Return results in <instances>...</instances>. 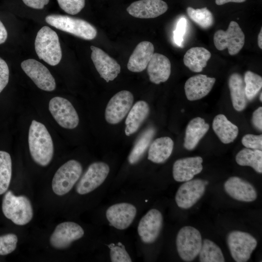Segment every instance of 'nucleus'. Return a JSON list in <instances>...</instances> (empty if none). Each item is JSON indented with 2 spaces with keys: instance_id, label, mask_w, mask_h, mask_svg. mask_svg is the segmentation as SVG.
Here are the masks:
<instances>
[{
  "instance_id": "nucleus-8",
  "label": "nucleus",
  "mask_w": 262,
  "mask_h": 262,
  "mask_svg": "<svg viewBox=\"0 0 262 262\" xmlns=\"http://www.w3.org/2000/svg\"><path fill=\"white\" fill-rule=\"evenodd\" d=\"M245 36L239 24L234 21L230 22L226 31L217 30L214 34L213 42L217 49H228L230 55L237 54L243 48Z\"/></svg>"
},
{
  "instance_id": "nucleus-25",
  "label": "nucleus",
  "mask_w": 262,
  "mask_h": 262,
  "mask_svg": "<svg viewBox=\"0 0 262 262\" xmlns=\"http://www.w3.org/2000/svg\"><path fill=\"white\" fill-rule=\"evenodd\" d=\"M209 129L204 119L197 117L188 124L185 131L184 147L189 150L194 149Z\"/></svg>"
},
{
  "instance_id": "nucleus-37",
  "label": "nucleus",
  "mask_w": 262,
  "mask_h": 262,
  "mask_svg": "<svg viewBox=\"0 0 262 262\" xmlns=\"http://www.w3.org/2000/svg\"><path fill=\"white\" fill-rule=\"evenodd\" d=\"M18 239L13 233L0 236V255H6L13 252L16 247Z\"/></svg>"
},
{
  "instance_id": "nucleus-18",
  "label": "nucleus",
  "mask_w": 262,
  "mask_h": 262,
  "mask_svg": "<svg viewBox=\"0 0 262 262\" xmlns=\"http://www.w3.org/2000/svg\"><path fill=\"white\" fill-rule=\"evenodd\" d=\"M167 9V4L162 0H139L132 2L127 11L135 17L152 18L161 16Z\"/></svg>"
},
{
  "instance_id": "nucleus-21",
  "label": "nucleus",
  "mask_w": 262,
  "mask_h": 262,
  "mask_svg": "<svg viewBox=\"0 0 262 262\" xmlns=\"http://www.w3.org/2000/svg\"><path fill=\"white\" fill-rule=\"evenodd\" d=\"M214 78L198 74L189 78L184 85L187 98L190 101L198 100L207 96L212 90L214 83Z\"/></svg>"
},
{
  "instance_id": "nucleus-24",
  "label": "nucleus",
  "mask_w": 262,
  "mask_h": 262,
  "mask_svg": "<svg viewBox=\"0 0 262 262\" xmlns=\"http://www.w3.org/2000/svg\"><path fill=\"white\" fill-rule=\"evenodd\" d=\"M149 111L148 104L144 100H139L133 105L125 120V133L127 136H130L138 131L147 117Z\"/></svg>"
},
{
  "instance_id": "nucleus-41",
  "label": "nucleus",
  "mask_w": 262,
  "mask_h": 262,
  "mask_svg": "<svg viewBox=\"0 0 262 262\" xmlns=\"http://www.w3.org/2000/svg\"><path fill=\"white\" fill-rule=\"evenodd\" d=\"M9 70L5 61L0 57V93L9 82Z\"/></svg>"
},
{
  "instance_id": "nucleus-7",
  "label": "nucleus",
  "mask_w": 262,
  "mask_h": 262,
  "mask_svg": "<svg viewBox=\"0 0 262 262\" xmlns=\"http://www.w3.org/2000/svg\"><path fill=\"white\" fill-rule=\"evenodd\" d=\"M227 242L232 258L237 262H247L257 245V241L253 236L240 230L230 232Z\"/></svg>"
},
{
  "instance_id": "nucleus-28",
  "label": "nucleus",
  "mask_w": 262,
  "mask_h": 262,
  "mask_svg": "<svg viewBox=\"0 0 262 262\" xmlns=\"http://www.w3.org/2000/svg\"><path fill=\"white\" fill-rule=\"evenodd\" d=\"M212 126L213 131L224 144L233 142L238 136V127L229 121L224 115H216Z\"/></svg>"
},
{
  "instance_id": "nucleus-27",
  "label": "nucleus",
  "mask_w": 262,
  "mask_h": 262,
  "mask_svg": "<svg viewBox=\"0 0 262 262\" xmlns=\"http://www.w3.org/2000/svg\"><path fill=\"white\" fill-rule=\"evenodd\" d=\"M174 147L172 139L167 136L156 139L149 146L147 159L156 164L165 162L171 156Z\"/></svg>"
},
{
  "instance_id": "nucleus-2",
  "label": "nucleus",
  "mask_w": 262,
  "mask_h": 262,
  "mask_svg": "<svg viewBox=\"0 0 262 262\" xmlns=\"http://www.w3.org/2000/svg\"><path fill=\"white\" fill-rule=\"evenodd\" d=\"M2 211L7 218L17 225L28 224L33 217V207L29 199L24 195L16 196L11 190L7 191L3 196Z\"/></svg>"
},
{
  "instance_id": "nucleus-22",
  "label": "nucleus",
  "mask_w": 262,
  "mask_h": 262,
  "mask_svg": "<svg viewBox=\"0 0 262 262\" xmlns=\"http://www.w3.org/2000/svg\"><path fill=\"white\" fill-rule=\"evenodd\" d=\"M154 52L152 43L144 41L139 43L130 57L128 69L133 72H140L147 67Z\"/></svg>"
},
{
  "instance_id": "nucleus-14",
  "label": "nucleus",
  "mask_w": 262,
  "mask_h": 262,
  "mask_svg": "<svg viewBox=\"0 0 262 262\" xmlns=\"http://www.w3.org/2000/svg\"><path fill=\"white\" fill-rule=\"evenodd\" d=\"M84 233L82 227L75 222H62L55 228L50 237L49 242L55 248L65 249L74 241L81 239Z\"/></svg>"
},
{
  "instance_id": "nucleus-13",
  "label": "nucleus",
  "mask_w": 262,
  "mask_h": 262,
  "mask_svg": "<svg viewBox=\"0 0 262 262\" xmlns=\"http://www.w3.org/2000/svg\"><path fill=\"white\" fill-rule=\"evenodd\" d=\"M21 66L24 72L40 89L53 91L56 87L55 79L43 64L33 59L23 61Z\"/></svg>"
},
{
  "instance_id": "nucleus-11",
  "label": "nucleus",
  "mask_w": 262,
  "mask_h": 262,
  "mask_svg": "<svg viewBox=\"0 0 262 262\" xmlns=\"http://www.w3.org/2000/svg\"><path fill=\"white\" fill-rule=\"evenodd\" d=\"M134 100L132 94L122 90L114 95L108 102L105 111V118L110 124L120 122L128 114Z\"/></svg>"
},
{
  "instance_id": "nucleus-45",
  "label": "nucleus",
  "mask_w": 262,
  "mask_h": 262,
  "mask_svg": "<svg viewBox=\"0 0 262 262\" xmlns=\"http://www.w3.org/2000/svg\"><path fill=\"white\" fill-rule=\"evenodd\" d=\"M246 0H215V3L218 5H223L228 2L241 3L245 2Z\"/></svg>"
},
{
  "instance_id": "nucleus-17",
  "label": "nucleus",
  "mask_w": 262,
  "mask_h": 262,
  "mask_svg": "<svg viewBox=\"0 0 262 262\" xmlns=\"http://www.w3.org/2000/svg\"><path fill=\"white\" fill-rule=\"evenodd\" d=\"M91 58L100 76L108 82L117 77L120 72V66L115 60L101 49L90 47Z\"/></svg>"
},
{
  "instance_id": "nucleus-5",
  "label": "nucleus",
  "mask_w": 262,
  "mask_h": 262,
  "mask_svg": "<svg viewBox=\"0 0 262 262\" xmlns=\"http://www.w3.org/2000/svg\"><path fill=\"white\" fill-rule=\"evenodd\" d=\"M82 172L80 162L70 160L61 165L55 172L52 180V189L57 195L68 193L79 180Z\"/></svg>"
},
{
  "instance_id": "nucleus-38",
  "label": "nucleus",
  "mask_w": 262,
  "mask_h": 262,
  "mask_svg": "<svg viewBox=\"0 0 262 262\" xmlns=\"http://www.w3.org/2000/svg\"><path fill=\"white\" fill-rule=\"evenodd\" d=\"M60 7L70 15L79 13L85 6V0H57Z\"/></svg>"
},
{
  "instance_id": "nucleus-31",
  "label": "nucleus",
  "mask_w": 262,
  "mask_h": 262,
  "mask_svg": "<svg viewBox=\"0 0 262 262\" xmlns=\"http://www.w3.org/2000/svg\"><path fill=\"white\" fill-rule=\"evenodd\" d=\"M236 163L241 166H249L259 173H262V151L245 148L236 155Z\"/></svg>"
},
{
  "instance_id": "nucleus-32",
  "label": "nucleus",
  "mask_w": 262,
  "mask_h": 262,
  "mask_svg": "<svg viewBox=\"0 0 262 262\" xmlns=\"http://www.w3.org/2000/svg\"><path fill=\"white\" fill-rule=\"evenodd\" d=\"M201 262H224V255L220 248L213 242L205 239L198 254Z\"/></svg>"
},
{
  "instance_id": "nucleus-42",
  "label": "nucleus",
  "mask_w": 262,
  "mask_h": 262,
  "mask_svg": "<svg viewBox=\"0 0 262 262\" xmlns=\"http://www.w3.org/2000/svg\"><path fill=\"white\" fill-rule=\"evenodd\" d=\"M252 122L254 127L260 131L262 130V107H259L253 113Z\"/></svg>"
},
{
  "instance_id": "nucleus-6",
  "label": "nucleus",
  "mask_w": 262,
  "mask_h": 262,
  "mask_svg": "<svg viewBox=\"0 0 262 262\" xmlns=\"http://www.w3.org/2000/svg\"><path fill=\"white\" fill-rule=\"evenodd\" d=\"M202 243L200 232L193 227H183L177 234V249L179 255L184 261L194 260L199 253Z\"/></svg>"
},
{
  "instance_id": "nucleus-9",
  "label": "nucleus",
  "mask_w": 262,
  "mask_h": 262,
  "mask_svg": "<svg viewBox=\"0 0 262 262\" xmlns=\"http://www.w3.org/2000/svg\"><path fill=\"white\" fill-rule=\"evenodd\" d=\"M110 172L105 163L97 162L91 164L78 181L76 191L80 195L88 194L101 185Z\"/></svg>"
},
{
  "instance_id": "nucleus-20",
  "label": "nucleus",
  "mask_w": 262,
  "mask_h": 262,
  "mask_svg": "<svg viewBox=\"0 0 262 262\" xmlns=\"http://www.w3.org/2000/svg\"><path fill=\"white\" fill-rule=\"evenodd\" d=\"M202 158L200 156L177 160L173 166L174 179L178 182H185L192 180L195 175L202 171Z\"/></svg>"
},
{
  "instance_id": "nucleus-1",
  "label": "nucleus",
  "mask_w": 262,
  "mask_h": 262,
  "mask_svg": "<svg viewBox=\"0 0 262 262\" xmlns=\"http://www.w3.org/2000/svg\"><path fill=\"white\" fill-rule=\"evenodd\" d=\"M28 144L33 160L39 165L47 166L52 159L54 148L52 138L43 124L32 120L29 130Z\"/></svg>"
},
{
  "instance_id": "nucleus-29",
  "label": "nucleus",
  "mask_w": 262,
  "mask_h": 262,
  "mask_svg": "<svg viewBox=\"0 0 262 262\" xmlns=\"http://www.w3.org/2000/svg\"><path fill=\"white\" fill-rule=\"evenodd\" d=\"M211 57V52L206 49L193 47L186 52L183 57V63L192 71L200 72L206 67Z\"/></svg>"
},
{
  "instance_id": "nucleus-4",
  "label": "nucleus",
  "mask_w": 262,
  "mask_h": 262,
  "mask_svg": "<svg viewBox=\"0 0 262 262\" xmlns=\"http://www.w3.org/2000/svg\"><path fill=\"white\" fill-rule=\"evenodd\" d=\"M47 23L62 31L85 40H92L97 34L96 28L87 21L66 15H50L45 18Z\"/></svg>"
},
{
  "instance_id": "nucleus-26",
  "label": "nucleus",
  "mask_w": 262,
  "mask_h": 262,
  "mask_svg": "<svg viewBox=\"0 0 262 262\" xmlns=\"http://www.w3.org/2000/svg\"><path fill=\"white\" fill-rule=\"evenodd\" d=\"M232 105L235 110H244L248 102L245 91V84L242 76L238 73L230 75L228 81Z\"/></svg>"
},
{
  "instance_id": "nucleus-23",
  "label": "nucleus",
  "mask_w": 262,
  "mask_h": 262,
  "mask_svg": "<svg viewBox=\"0 0 262 262\" xmlns=\"http://www.w3.org/2000/svg\"><path fill=\"white\" fill-rule=\"evenodd\" d=\"M149 80L155 84L166 82L171 74V63L165 56L154 53L147 66Z\"/></svg>"
},
{
  "instance_id": "nucleus-12",
  "label": "nucleus",
  "mask_w": 262,
  "mask_h": 262,
  "mask_svg": "<svg viewBox=\"0 0 262 262\" xmlns=\"http://www.w3.org/2000/svg\"><path fill=\"white\" fill-rule=\"evenodd\" d=\"M208 181L201 179L185 181L179 188L175 201L178 207L187 209L192 207L204 195Z\"/></svg>"
},
{
  "instance_id": "nucleus-40",
  "label": "nucleus",
  "mask_w": 262,
  "mask_h": 262,
  "mask_svg": "<svg viewBox=\"0 0 262 262\" xmlns=\"http://www.w3.org/2000/svg\"><path fill=\"white\" fill-rule=\"evenodd\" d=\"M187 27V20L184 17L180 18L177 22L175 30L174 31V40L175 44L182 47L184 36L185 34Z\"/></svg>"
},
{
  "instance_id": "nucleus-44",
  "label": "nucleus",
  "mask_w": 262,
  "mask_h": 262,
  "mask_svg": "<svg viewBox=\"0 0 262 262\" xmlns=\"http://www.w3.org/2000/svg\"><path fill=\"white\" fill-rule=\"evenodd\" d=\"M7 38V32L4 25L0 20V44L5 42Z\"/></svg>"
},
{
  "instance_id": "nucleus-33",
  "label": "nucleus",
  "mask_w": 262,
  "mask_h": 262,
  "mask_svg": "<svg viewBox=\"0 0 262 262\" xmlns=\"http://www.w3.org/2000/svg\"><path fill=\"white\" fill-rule=\"evenodd\" d=\"M12 176V160L10 154L0 150V195L8 189Z\"/></svg>"
},
{
  "instance_id": "nucleus-15",
  "label": "nucleus",
  "mask_w": 262,
  "mask_h": 262,
  "mask_svg": "<svg viewBox=\"0 0 262 262\" xmlns=\"http://www.w3.org/2000/svg\"><path fill=\"white\" fill-rule=\"evenodd\" d=\"M163 217L157 209L149 210L140 220L138 233L141 241L145 244H151L158 237L163 227Z\"/></svg>"
},
{
  "instance_id": "nucleus-46",
  "label": "nucleus",
  "mask_w": 262,
  "mask_h": 262,
  "mask_svg": "<svg viewBox=\"0 0 262 262\" xmlns=\"http://www.w3.org/2000/svg\"><path fill=\"white\" fill-rule=\"evenodd\" d=\"M258 44L259 47L262 49V28H261L258 36Z\"/></svg>"
},
{
  "instance_id": "nucleus-36",
  "label": "nucleus",
  "mask_w": 262,
  "mask_h": 262,
  "mask_svg": "<svg viewBox=\"0 0 262 262\" xmlns=\"http://www.w3.org/2000/svg\"><path fill=\"white\" fill-rule=\"evenodd\" d=\"M110 248V259L112 262H131V259L126 251L124 246L118 242L108 246Z\"/></svg>"
},
{
  "instance_id": "nucleus-19",
  "label": "nucleus",
  "mask_w": 262,
  "mask_h": 262,
  "mask_svg": "<svg viewBox=\"0 0 262 262\" xmlns=\"http://www.w3.org/2000/svg\"><path fill=\"white\" fill-rule=\"evenodd\" d=\"M226 192L232 198L241 201L252 202L256 200L257 193L250 183L238 177H231L224 183Z\"/></svg>"
},
{
  "instance_id": "nucleus-43",
  "label": "nucleus",
  "mask_w": 262,
  "mask_h": 262,
  "mask_svg": "<svg viewBox=\"0 0 262 262\" xmlns=\"http://www.w3.org/2000/svg\"><path fill=\"white\" fill-rule=\"evenodd\" d=\"M49 0H22L27 6L36 9H42L48 4Z\"/></svg>"
},
{
  "instance_id": "nucleus-3",
  "label": "nucleus",
  "mask_w": 262,
  "mask_h": 262,
  "mask_svg": "<svg viewBox=\"0 0 262 262\" xmlns=\"http://www.w3.org/2000/svg\"><path fill=\"white\" fill-rule=\"evenodd\" d=\"M35 49L40 59L50 66L58 65L62 58V50L56 33L48 26L38 32L35 40Z\"/></svg>"
},
{
  "instance_id": "nucleus-39",
  "label": "nucleus",
  "mask_w": 262,
  "mask_h": 262,
  "mask_svg": "<svg viewBox=\"0 0 262 262\" xmlns=\"http://www.w3.org/2000/svg\"><path fill=\"white\" fill-rule=\"evenodd\" d=\"M242 143L246 148L262 150V135L246 134L242 139Z\"/></svg>"
},
{
  "instance_id": "nucleus-16",
  "label": "nucleus",
  "mask_w": 262,
  "mask_h": 262,
  "mask_svg": "<svg viewBox=\"0 0 262 262\" xmlns=\"http://www.w3.org/2000/svg\"><path fill=\"white\" fill-rule=\"evenodd\" d=\"M137 213L132 204L122 202L109 207L106 212V217L110 224L119 230L127 229L133 221Z\"/></svg>"
},
{
  "instance_id": "nucleus-10",
  "label": "nucleus",
  "mask_w": 262,
  "mask_h": 262,
  "mask_svg": "<svg viewBox=\"0 0 262 262\" xmlns=\"http://www.w3.org/2000/svg\"><path fill=\"white\" fill-rule=\"evenodd\" d=\"M49 109L54 119L62 127L73 129L78 125V115L67 99L60 97H54L49 102Z\"/></svg>"
},
{
  "instance_id": "nucleus-34",
  "label": "nucleus",
  "mask_w": 262,
  "mask_h": 262,
  "mask_svg": "<svg viewBox=\"0 0 262 262\" xmlns=\"http://www.w3.org/2000/svg\"><path fill=\"white\" fill-rule=\"evenodd\" d=\"M186 12L190 19L203 29H208L213 24L214 18L213 14L206 7L196 9L188 7Z\"/></svg>"
},
{
  "instance_id": "nucleus-30",
  "label": "nucleus",
  "mask_w": 262,
  "mask_h": 262,
  "mask_svg": "<svg viewBox=\"0 0 262 262\" xmlns=\"http://www.w3.org/2000/svg\"><path fill=\"white\" fill-rule=\"evenodd\" d=\"M155 133L152 127L146 129L139 136L128 157V161L131 164H136L140 160Z\"/></svg>"
},
{
  "instance_id": "nucleus-35",
  "label": "nucleus",
  "mask_w": 262,
  "mask_h": 262,
  "mask_svg": "<svg viewBox=\"0 0 262 262\" xmlns=\"http://www.w3.org/2000/svg\"><path fill=\"white\" fill-rule=\"evenodd\" d=\"M245 91L248 100L254 98L262 87V78L251 71H247L244 75Z\"/></svg>"
},
{
  "instance_id": "nucleus-47",
  "label": "nucleus",
  "mask_w": 262,
  "mask_h": 262,
  "mask_svg": "<svg viewBox=\"0 0 262 262\" xmlns=\"http://www.w3.org/2000/svg\"><path fill=\"white\" fill-rule=\"evenodd\" d=\"M260 101L261 102L262 101V92H261L260 95Z\"/></svg>"
}]
</instances>
